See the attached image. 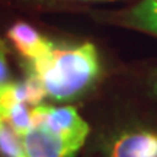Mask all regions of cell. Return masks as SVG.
Instances as JSON below:
<instances>
[{
	"label": "cell",
	"instance_id": "1",
	"mask_svg": "<svg viewBox=\"0 0 157 157\" xmlns=\"http://www.w3.org/2000/svg\"><path fill=\"white\" fill-rule=\"evenodd\" d=\"M26 73L34 74L48 98L68 101L89 87L99 77L101 64L93 44H54L44 56L26 60Z\"/></svg>",
	"mask_w": 157,
	"mask_h": 157
},
{
	"label": "cell",
	"instance_id": "2",
	"mask_svg": "<svg viewBox=\"0 0 157 157\" xmlns=\"http://www.w3.org/2000/svg\"><path fill=\"white\" fill-rule=\"evenodd\" d=\"M34 125L57 134L67 141L68 144L78 148L84 144V140L89 134V125L77 113L73 106H45L38 105L32 109Z\"/></svg>",
	"mask_w": 157,
	"mask_h": 157
},
{
	"label": "cell",
	"instance_id": "3",
	"mask_svg": "<svg viewBox=\"0 0 157 157\" xmlns=\"http://www.w3.org/2000/svg\"><path fill=\"white\" fill-rule=\"evenodd\" d=\"M26 157H74L77 150L57 134L34 125L22 135Z\"/></svg>",
	"mask_w": 157,
	"mask_h": 157
},
{
	"label": "cell",
	"instance_id": "4",
	"mask_svg": "<svg viewBox=\"0 0 157 157\" xmlns=\"http://www.w3.org/2000/svg\"><path fill=\"white\" fill-rule=\"evenodd\" d=\"M111 157H157V132L131 131L113 141Z\"/></svg>",
	"mask_w": 157,
	"mask_h": 157
},
{
	"label": "cell",
	"instance_id": "5",
	"mask_svg": "<svg viewBox=\"0 0 157 157\" xmlns=\"http://www.w3.org/2000/svg\"><path fill=\"white\" fill-rule=\"evenodd\" d=\"M7 38L26 60H35L44 56L52 45V42L39 34L34 26L25 22L12 25L7 29Z\"/></svg>",
	"mask_w": 157,
	"mask_h": 157
},
{
	"label": "cell",
	"instance_id": "6",
	"mask_svg": "<svg viewBox=\"0 0 157 157\" xmlns=\"http://www.w3.org/2000/svg\"><path fill=\"white\" fill-rule=\"evenodd\" d=\"M129 21L135 26L157 35V0H141L131 10Z\"/></svg>",
	"mask_w": 157,
	"mask_h": 157
},
{
	"label": "cell",
	"instance_id": "7",
	"mask_svg": "<svg viewBox=\"0 0 157 157\" xmlns=\"http://www.w3.org/2000/svg\"><path fill=\"white\" fill-rule=\"evenodd\" d=\"M0 154L3 157H26L22 135L0 119Z\"/></svg>",
	"mask_w": 157,
	"mask_h": 157
},
{
	"label": "cell",
	"instance_id": "8",
	"mask_svg": "<svg viewBox=\"0 0 157 157\" xmlns=\"http://www.w3.org/2000/svg\"><path fill=\"white\" fill-rule=\"evenodd\" d=\"M7 50H6L5 42L0 39V89L12 83V74L7 63Z\"/></svg>",
	"mask_w": 157,
	"mask_h": 157
},
{
	"label": "cell",
	"instance_id": "9",
	"mask_svg": "<svg viewBox=\"0 0 157 157\" xmlns=\"http://www.w3.org/2000/svg\"><path fill=\"white\" fill-rule=\"evenodd\" d=\"M150 93H151L153 98L157 101V76L150 80Z\"/></svg>",
	"mask_w": 157,
	"mask_h": 157
},
{
	"label": "cell",
	"instance_id": "10",
	"mask_svg": "<svg viewBox=\"0 0 157 157\" xmlns=\"http://www.w3.org/2000/svg\"><path fill=\"white\" fill-rule=\"evenodd\" d=\"M87 2H111V0H87Z\"/></svg>",
	"mask_w": 157,
	"mask_h": 157
}]
</instances>
